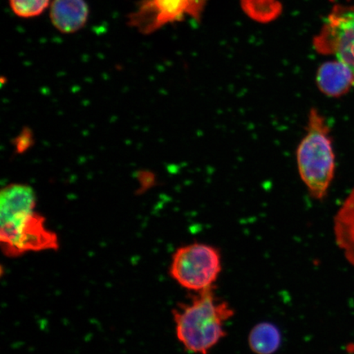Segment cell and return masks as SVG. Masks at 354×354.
I'll list each match as a JSON object with an SVG mask.
<instances>
[{"mask_svg": "<svg viewBox=\"0 0 354 354\" xmlns=\"http://www.w3.org/2000/svg\"><path fill=\"white\" fill-rule=\"evenodd\" d=\"M234 315L233 308L216 295L214 288L198 293L174 312L177 339L189 353L209 354L227 335L225 324Z\"/></svg>", "mask_w": 354, "mask_h": 354, "instance_id": "1", "label": "cell"}, {"mask_svg": "<svg viewBox=\"0 0 354 354\" xmlns=\"http://www.w3.org/2000/svg\"><path fill=\"white\" fill-rule=\"evenodd\" d=\"M35 207V198L26 194H11L0 201V238L7 256L59 248L56 234L46 228Z\"/></svg>", "mask_w": 354, "mask_h": 354, "instance_id": "2", "label": "cell"}, {"mask_svg": "<svg viewBox=\"0 0 354 354\" xmlns=\"http://www.w3.org/2000/svg\"><path fill=\"white\" fill-rule=\"evenodd\" d=\"M306 133L296 151L299 174L310 196L324 199L333 181L335 155L326 118L316 108L310 109Z\"/></svg>", "mask_w": 354, "mask_h": 354, "instance_id": "3", "label": "cell"}, {"mask_svg": "<svg viewBox=\"0 0 354 354\" xmlns=\"http://www.w3.org/2000/svg\"><path fill=\"white\" fill-rule=\"evenodd\" d=\"M223 270L221 252L205 243H193L172 255L170 274L184 289L198 294L214 289Z\"/></svg>", "mask_w": 354, "mask_h": 354, "instance_id": "4", "label": "cell"}, {"mask_svg": "<svg viewBox=\"0 0 354 354\" xmlns=\"http://www.w3.org/2000/svg\"><path fill=\"white\" fill-rule=\"evenodd\" d=\"M207 0H140L127 24L138 33L153 34L167 24L192 17L201 19Z\"/></svg>", "mask_w": 354, "mask_h": 354, "instance_id": "5", "label": "cell"}, {"mask_svg": "<svg viewBox=\"0 0 354 354\" xmlns=\"http://www.w3.org/2000/svg\"><path fill=\"white\" fill-rule=\"evenodd\" d=\"M313 46L319 54L335 57L354 75V6L336 4Z\"/></svg>", "mask_w": 354, "mask_h": 354, "instance_id": "6", "label": "cell"}, {"mask_svg": "<svg viewBox=\"0 0 354 354\" xmlns=\"http://www.w3.org/2000/svg\"><path fill=\"white\" fill-rule=\"evenodd\" d=\"M90 16L86 0H53L50 19L53 26L63 34H74L85 28Z\"/></svg>", "mask_w": 354, "mask_h": 354, "instance_id": "7", "label": "cell"}, {"mask_svg": "<svg viewBox=\"0 0 354 354\" xmlns=\"http://www.w3.org/2000/svg\"><path fill=\"white\" fill-rule=\"evenodd\" d=\"M316 83L322 94L330 98H339L354 86V75L339 61H329L318 68Z\"/></svg>", "mask_w": 354, "mask_h": 354, "instance_id": "8", "label": "cell"}, {"mask_svg": "<svg viewBox=\"0 0 354 354\" xmlns=\"http://www.w3.org/2000/svg\"><path fill=\"white\" fill-rule=\"evenodd\" d=\"M334 234L336 245L354 268V188L336 212Z\"/></svg>", "mask_w": 354, "mask_h": 354, "instance_id": "9", "label": "cell"}, {"mask_svg": "<svg viewBox=\"0 0 354 354\" xmlns=\"http://www.w3.org/2000/svg\"><path fill=\"white\" fill-rule=\"evenodd\" d=\"M248 344L255 354H275L281 347L282 333L272 322H259L250 330Z\"/></svg>", "mask_w": 354, "mask_h": 354, "instance_id": "10", "label": "cell"}, {"mask_svg": "<svg viewBox=\"0 0 354 354\" xmlns=\"http://www.w3.org/2000/svg\"><path fill=\"white\" fill-rule=\"evenodd\" d=\"M242 7L252 19L263 22L277 19L281 12L277 0H242Z\"/></svg>", "mask_w": 354, "mask_h": 354, "instance_id": "11", "label": "cell"}, {"mask_svg": "<svg viewBox=\"0 0 354 354\" xmlns=\"http://www.w3.org/2000/svg\"><path fill=\"white\" fill-rule=\"evenodd\" d=\"M51 0H8L11 10L21 19H32L50 8Z\"/></svg>", "mask_w": 354, "mask_h": 354, "instance_id": "12", "label": "cell"}]
</instances>
